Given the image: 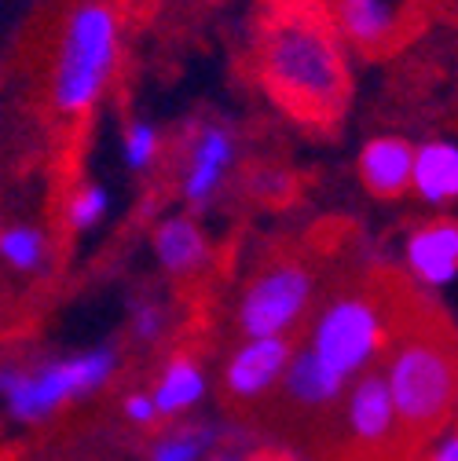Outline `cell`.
Returning a JSON list of instances; mask_svg holds the SVG:
<instances>
[{
    "label": "cell",
    "mask_w": 458,
    "mask_h": 461,
    "mask_svg": "<svg viewBox=\"0 0 458 461\" xmlns=\"http://www.w3.org/2000/svg\"><path fill=\"white\" fill-rule=\"evenodd\" d=\"M264 88L305 122H330L349 95V74L341 41L326 15L290 8L268 23L261 41Z\"/></svg>",
    "instance_id": "1"
},
{
    "label": "cell",
    "mask_w": 458,
    "mask_h": 461,
    "mask_svg": "<svg viewBox=\"0 0 458 461\" xmlns=\"http://www.w3.org/2000/svg\"><path fill=\"white\" fill-rule=\"evenodd\" d=\"M381 377L392 399L396 429L408 450L451 429L458 377H454V344L433 326H415L392 333L381 352Z\"/></svg>",
    "instance_id": "2"
},
{
    "label": "cell",
    "mask_w": 458,
    "mask_h": 461,
    "mask_svg": "<svg viewBox=\"0 0 458 461\" xmlns=\"http://www.w3.org/2000/svg\"><path fill=\"white\" fill-rule=\"evenodd\" d=\"M122 55V26L110 5L85 0L63 30L51 70V106L63 118H85L103 99Z\"/></svg>",
    "instance_id": "3"
},
{
    "label": "cell",
    "mask_w": 458,
    "mask_h": 461,
    "mask_svg": "<svg viewBox=\"0 0 458 461\" xmlns=\"http://www.w3.org/2000/svg\"><path fill=\"white\" fill-rule=\"evenodd\" d=\"M389 340H392L389 308L374 294L349 290L323 304L305 348L319 359L323 370H330L337 381L353 384L363 370L378 366Z\"/></svg>",
    "instance_id": "4"
},
{
    "label": "cell",
    "mask_w": 458,
    "mask_h": 461,
    "mask_svg": "<svg viewBox=\"0 0 458 461\" xmlns=\"http://www.w3.org/2000/svg\"><path fill=\"white\" fill-rule=\"evenodd\" d=\"M114 370H118V356L110 348H96L85 356H70V359H51L30 370H15L5 366L0 370V395L8 402V414L15 421H44L60 407L99 392Z\"/></svg>",
    "instance_id": "5"
},
{
    "label": "cell",
    "mask_w": 458,
    "mask_h": 461,
    "mask_svg": "<svg viewBox=\"0 0 458 461\" xmlns=\"http://www.w3.org/2000/svg\"><path fill=\"white\" fill-rule=\"evenodd\" d=\"M316 275L301 260H271L264 264L239 297V330L243 337H290L312 308Z\"/></svg>",
    "instance_id": "6"
},
{
    "label": "cell",
    "mask_w": 458,
    "mask_h": 461,
    "mask_svg": "<svg viewBox=\"0 0 458 461\" xmlns=\"http://www.w3.org/2000/svg\"><path fill=\"white\" fill-rule=\"evenodd\" d=\"M345 399V436L349 447L356 450V457H392V454H408L404 439L396 429V414H392V399L381 377V366L363 370L349 388Z\"/></svg>",
    "instance_id": "7"
},
{
    "label": "cell",
    "mask_w": 458,
    "mask_h": 461,
    "mask_svg": "<svg viewBox=\"0 0 458 461\" xmlns=\"http://www.w3.org/2000/svg\"><path fill=\"white\" fill-rule=\"evenodd\" d=\"M294 356L290 337H250L243 340V348L232 352V359L224 363V395L235 402H253L279 388L282 370Z\"/></svg>",
    "instance_id": "8"
},
{
    "label": "cell",
    "mask_w": 458,
    "mask_h": 461,
    "mask_svg": "<svg viewBox=\"0 0 458 461\" xmlns=\"http://www.w3.org/2000/svg\"><path fill=\"white\" fill-rule=\"evenodd\" d=\"M404 267L426 290H444L458 278V223L451 216L415 227L404 242Z\"/></svg>",
    "instance_id": "9"
},
{
    "label": "cell",
    "mask_w": 458,
    "mask_h": 461,
    "mask_svg": "<svg viewBox=\"0 0 458 461\" xmlns=\"http://www.w3.org/2000/svg\"><path fill=\"white\" fill-rule=\"evenodd\" d=\"M235 161V136L232 129L224 125H206L198 136H195V147L188 154V168H184V184H180V194L191 209H206L220 184L227 180V168Z\"/></svg>",
    "instance_id": "10"
},
{
    "label": "cell",
    "mask_w": 458,
    "mask_h": 461,
    "mask_svg": "<svg viewBox=\"0 0 458 461\" xmlns=\"http://www.w3.org/2000/svg\"><path fill=\"white\" fill-rule=\"evenodd\" d=\"M399 26H404L399 0H337L334 5V30L363 51L389 48Z\"/></svg>",
    "instance_id": "11"
},
{
    "label": "cell",
    "mask_w": 458,
    "mask_h": 461,
    "mask_svg": "<svg viewBox=\"0 0 458 461\" xmlns=\"http://www.w3.org/2000/svg\"><path fill=\"white\" fill-rule=\"evenodd\" d=\"M411 143L399 136H374L360 150V180L378 202H396L411 191Z\"/></svg>",
    "instance_id": "12"
},
{
    "label": "cell",
    "mask_w": 458,
    "mask_h": 461,
    "mask_svg": "<svg viewBox=\"0 0 458 461\" xmlns=\"http://www.w3.org/2000/svg\"><path fill=\"white\" fill-rule=\"evenodd\" d=\"M151 246L161 271H169L173 278H191L209 264V239L195 216H165L154 227Z\"/></svg>",
    "instance_id": "13"
},
{
    "label": "cell",
    "mask_w": 458,
    "mask_h": 461,
    "mask_svg": "<svg viewBox=\"0 0 458 461\" xmlns=\"http://www.w3.org/2000/svg\"><path fill=\"white\" fill-rule=\"evenodd\" d=\"M411 191L426 205H451L458 198V147L429 140L411 150Z\"/></svg>",
    "instance_id": "14"
},
{
    "label": "cell",
    "mask_w": 458,
    "mask_h": 461,
    "mask_svg": "<svg viewBox=\"0 0 458 461\" xmlns=\"http://www.w3.org/2000/svg\"><path fill=\"white\" fill-rule=\"evenodd\" d=\"M279 388L286 392V399H290L298 411L319 414V411H330L334 402L345 395L349 384L337 381L330 370H323L319 359H316L308 348H298V352L290 356V363H286V370H282Z\"/></svg>",
    "instance_id": "15"
},
{
    "label": "cell",
    "mask_w": 458,
    "mask_h": 461,
    "mask_svg": "<svg viewBox=\"0 0 458 461\" xmlns=\"http://www.w3.org/2000/svg\"><path fill=\"white\" fill-rule=\"evenodd\" d=\"M151 402H154V414L158 418H180L188 414L195 402L206 395V374L195 359L188 356H173L165 363L154 392H147Z\"/></svg>",
    "instance_id": "16"
},
{
    "label": "cell",
    "mask_w": 458,
    "mask_h": 461,
    "mask_svg": "<svg viewBox=\"0 0 458 461\" xmlns=\"http://www.w3.org/2000/svg\"><path fill=\"white\" fill-rule=\"evenodd\" d=\"M44 235L37 227L26 223H12L0 230V260L15 271H37L44 264Z\"/></svg>",
    "instance_id": "17"
},
{
    "label": "cell",
    "mask_w": 458,
    "mask_h": 461,
    "mask_svg": "<svg viewBox=\"0 0 458 461\" xmlns=\"http://www.w3.org/2000/svg\"><path fill=\"white\" fill-rule=\"evenodd\" d=\"M216 443V432L209 429H180L173 436L158 439L151 461H202Z\"/></svg>",
    "instance_id": "18"
},
{
    "label": "cell",
    "mask_w": 458,
    "mask_h": 461,
    "mask_svg": "<svg viewBox=\"0 0 458 461\" xmlns=\"http://www.w3.org/2000/svg\"><path fill=\"white\" fill-rule=\"evenodd\" d=\"M158 150H161V132H158L151 122H129L125 140H122L125 165H129L133 172H147V168L158 161Z\"/></svg>",
    "instance_id": "19"
},
{
    "label": "cell",
    "mask_w": 458,
    "mask_h": 461,
    "mask_svg": "<svg viewBox=\"0 0 458 461\" xmlns=\"http://www.w3.org/2000/svg\"><path fill=\"white\" fill-rule=\"evenodd\" d=\"M106 205H110L106 191H103L99 184H85V187L70 198L67 220H70V227H78V230H92V227L106 216Z\"/></svg>",
    "instance_id": "20"
},
{
    "label": "cell",
    "mask_w": 458,
    "mask_h": 461,
    "mask_svg": "<svg viewBox=\"0 0 458 461\" xmlns=\"http://www.w3.org/2000/svg\"><path fill=\"white\" fill-rule=\"evenodd\" d=\"M122 411H125V418H129L133 425H147V429H151V425L158 421L154 402H151V395H147V392H133V395L125 399V407H122Z\"/></svg>",
    "instance_id": "21"
},
{
    "label": "cell",
    "mask_w": 458,
    "mask_h": 461,
    "mask_svg": "<svg viewBox=\"0 0 458 461\" xmlns=\"http://www.w3.org/2000/svg\"><path fill=\"white\" fill-rule=\"evenodd\" d=\"M426 461H458V432H454V425L444 429V436H433Z\"/></svg>",
    "instance_id": "22"
},
{
    "label": "cell",
    "mask_w": 458,
    "mask_h": 461,
    "mask_svg": "<svg viewBox=\"0 0 458 461\" xmlns=\"http://www.w3.org/2000/svg\"><path fill=\"white\" fill-rule=\"evenodd\" d=\"M158 333H161V312L158 308H143L136 315V337L140 340H154Z\"/></svg>",
    "instance_id": "23"
},
{
    "label": "cell",
    "mask_w": 458,
    "mask_h": 461,
    "mask_svg": "<svg viewBox=\"0 0 458 461\" xmlns=\"http://www.w3.org/2000/svg\"><path fill=\"white\" fill-rule=\"evenodd\" d=\"M202 461H246V457H243L239 450H216V447H213V450H209Z\"/></svg>",
    "instance_id": "24"
}]
</instances>
